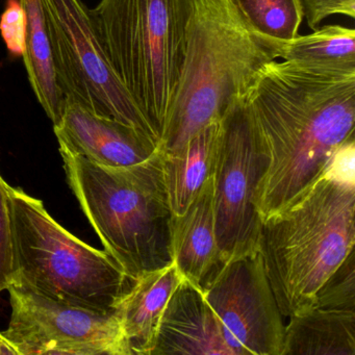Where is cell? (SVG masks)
Here are the masks:
<instances>
[{"label":"cell","mask_w":355,"mask_h":355,"mask_svg":"<svg viewBox=\"0 0 355 355\" xmlns=\"http://www.w3.org/2000/svg\"><path fill=\"white\" fill-rule=\"evenodd\" d=\"M267 155L257 192L261 223L286 209L354 138L355 70L272 61L245 92Z\"/></svg>","instance_id":"cell-1"},{"label":"cell","mask_w":355,"mask_h":355,"mask_svg":"<svg viewBox=\"0 0 355 355\" xmlns=\"http://www.w3.org/2000/svg\"><path fill=\"white\" fill-rule=\"evenodd\" d=\"M275 60L234 0H190L184 62L162 150H178L219 122L255 73Z\"/></svg>","instance_id":"cell-2"},{"label":"cell","mask_w":355,"mask_h":355,"mask_svg":"<svg viewBox=\"0 0 355 355\" xmlns=\"http://www.w3.org/2000/svg\"><path fill=\"white\" fill-rule=\"evenodd\" d=\"M354 243L355 188L324 173L261 223L259 252L282 317H294L313 304Z\"/></svg>","instance_id":"cell-3"},{"label":"cell","mask_w":355,"mask_h":355,"mask_svg":"<svg viewBox=\"0 0 355 355\" xmlns=\"http://www.w3.org/2000/svg\"><path fill=\"white\" fill-rule=\"evenodd\" d=\"M60 153L83 211L126 275L135 279L171 263L163 150L128 167H105Z\"/></svg>","instance_id":"cell-4"},{"label":"cell","mask_w":355,"mask_h":355,"mask_svg":"<svg viewBox=\"0 0 355 355\" xmlns=\"http://www.w3.org/2000/svg\"><path fill=\"white\" fill-rule=\"evenodd\" d=\"M190 0H101L105 55L161 142L180 80Z\"/></svg>","instance_id":"cell-5"},{"label":"cell","mask_w":355,"mask_h":355,"mask_svg":"<svg viewBox=\"0 0 355 355\" xmlns=\"http://www.w3.org/2000/svg\"><path fill=\"white\" fill-rule=\"evenodd\" d=\"M16 282L49 299L114 313L134 279L105 250L60 225L42 201L9 186Z\"/></svg>","instance_id":"cell-6"},{"label":"cell","mask_w":355,"mask_h":355,"mask_svg":"<svg viewBox=\"0 0 355 355\" xmlns=\"http://www.w3.org/2000/svg\"><path fill=\"white\" fill-rule=\"evenodd\" d=\"M60 87L66 103L113 118L161 142L110 64L93 17L83 0H42Z\"/></svg>","instance_id":"cell-7"},{"label":"cell","mask_w":355,"mask_h":355,"mask_svg":"<svg viewBox=\"0 0 355 355\" xmlns=\"http://www.w3.org/2000/svg\"><path fill=\"white\" fill-rule=\"evenodd\" d=\"M267 155L246 96L236 97L219 121L214 166V209L221 261L259 250L261 220L257 192Z\"/></svg>","instance_id":"cell-8"},{"label":"cell","mask_w":355,"mask_h":355,"mask_svg":"<svg viewBox=\"0 0 355 355\" xmlns=\"http://www.w3.org/2000/svg\"><path fill=\"white\" fill-rule=\"evenodd\" d=\"M8 291L12 315L3 334L20 355H130L116 311L66 304L17 284Z\"/></svg>","instance_id":"cell-9"},{"label":"cell","mask_w":355,"mask_h":355,"mask_svg":"<svg viewBox=\"0 0 355 355\" xmlns=\"http://www.w3.org/2000/svg\"><path fill=\"white\" fill-rule=\"evenodd\" d=\"M200 286L234 355H284V317L259 250L218 263Z\"/></svg>","instance_id":"cell-10"},{"label":"cell","mask_w":355,"mask_h":355,"mask_svg":"<svg viewBox=\"0 0 355 355\" xmlns=\"http://www.w3.org/2000/svg\"><path fill=\"white\" fill-rule=\"evenodd\" d=\"M284 355H355L353 252L322 286L313 304L290 318Z\"/></svg>","instance_id":"cell-11"},{"label":"cell","mask_w":355,"mask_h":355,"mask_svg":"<svg viewBox=\"0 0 355 355\" xmlns=\"http://www.w3.org/2000/svg\"><path fill=\"white\" fill-rule=\"evenodd\" d=\"M60 150L105 167H128L150 159L159 149L132 126L66 103L61 121L53 125Z\"/></svg>","instance_id":"cell-12"},{"label":"cell","mask_w":355,"mask_h":355,"mask_svg":"<svg viewBox=\"0 0 355 355\" xmlns=\"http://www.w3.org/2000/svg\"><path fill=\"white\" fill-rule=\"evenodd\" d=\"M234 355L201 286L182 278L162 315L151 355Z\"/></svg>","instance_id":"cell-13"},{"label":"cell","mask_w":355,"mask_h":355,"mask_svg":"<svg viewBox=\"0 0 355 355\" xmlns=\"http://www.w3.org/2000/svg\"><path fill=\"white\" fill-rule=\"evenodd\" d=\"M184 276L173 261L145 272L116 307L130 355H151L166 305Z\"/></svg>","instance_id":"cell-14"},{"label":"cell","mask_w":355,"mask_h":355,"mask_svg":"<svg viewBox=\"0 0 355 355\" xmlns=\"http://www.w3.org/2000/svg\"><path fill=\"white\" fill-rule=\"evenodd\" d=\"M170 253L182 275L200 286L221 263L214 209L213 176L180 216H172Z\"/></svg>","instance_id":"cell-15"},{"label":"cell","mask_w":355,"mask_h":355,"mask_svg":"<svg viewBox=\"0 0 355 355\" xmlns=\"http://www.w3.org/2000/svg\"><path fill=\"white\" fill-rule=\"evenodd\" d=\"M219 122L197 132L182 148L163 151V178L172 216H180L211 180Z\"/></svg>","instance_id":"cell-16"},{"label":"cell","mask_w":355,"mask_h":355,"mask_svg":"<svg viewBox=\"0 0 355 355\" xmlns=\"http://www.w3.org/2000/svg\"><path fill=\"white\" fill-rule=\"evenodd\" d=\"M26 18L24 62L33 92L53 125L61 121L65 97L60 87L42 0H20Z\"/></svg>","instance_id":"cell-17"},{"label":"cell","mask_w":355,"mask_h":355,"mask_svg":"<svg viewBox=\"0 0 355 355\" xmlns=\"http://www.w3.org/2000/svg\"><path fill=\"white\" fill-rule=\"evenodd\" d=\"M275 59L303 65L355 70V31L342 26H326L313 34L290 41L259 35Z\"/></svg>","instance_id":"cell-18"},{"label":"cell","mask_w":355,"mask_h":355,"mask_svg":"<svg viewBox=\"0 0 355 355\" xmlns=\"http://www.w3.org/2000/svg\"><path fill=\"white\" fill-rule=\"evenodd\" d=\"M251 28L268 38L290 41L304 19L301 0H234Z\"/></svg>","instance_id":"cell-19"},{"label":"cell","mask_w":355,"mask_h":355,"mask_svg":"<svg viewBox=\"0 0 355 355\" xmlns=\"http://www.w3.org/2000/svg\"><path fill=\"white\" fill-rule=\"evenodd\" d=\"M9 184L0 175V292L16 282L15 251L10 207Z\"/></svg>","instance_id":"cell-20"},{"label":"cell","mask_w":355,"mask_h":355,"mask_svg":"<svg viewBox=\"0 0 355 355\" xmlns=\"http://www.w3.org/2000/svg\"><path fill=\"white\" fill-rule=\"evenodd\" d=\"M0 34L12 58L24 55L26 18L20 0H8L0 16Z\"/></svg>","instance_id":"cell-21"},{"label":"cell","mask_w":355,"mask_h":355,"mask_svg":"<svg viewBox=\"0 0 355 355\" xmlns=\"http://www.w3.org/2000/svg\"><path fill=\"white\" fill-rule=\"evenodd\" d=\"M307 26L318 30L326 18L334 15L355 17V0H301Z\"/></svg>","instance_id":"cell-22"},{"label":"cell","mask_w":355,"mask_h":355,"mask_svg":"<svg viewBox=\"0 0 355 355\" xmlns=\"http://www.w3.org/2000/svg\"><path fill=\"white\" fill-rule=\"evenodd\" d=\"M324 174L334 182L355 188V140L345 142L334 153Z\"/></svg>","instance_id":"cell-23"},{"label":"cell","mask_w":355,"mask_h":355,"mask_svg":"<svg viewBox=\"0 0 355 355\" xmlns=\"http://www.w3.org/2000/svg\"><path fill=\"white\" fill-rule=\"evenodd\" d=\"M0 355H20L16 347L0 332Z\"/></svg>","instance_id":"cell-24"}]
</instances>
